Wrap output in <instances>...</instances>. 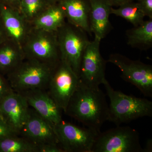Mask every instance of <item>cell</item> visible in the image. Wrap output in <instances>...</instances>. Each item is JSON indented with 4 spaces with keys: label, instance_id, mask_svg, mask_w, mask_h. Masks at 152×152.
<instances>
[{
    "label": "cell",
    "instance_id": "3957f363",
    "mask_svg": "<svg viewBox=\"0 0 152 152\" xmlns=\"http://www.w3.org/2000/svg\"><path fill=\"white\" fill-rule=\"evenodd\" d=\"M22 48L26 58L42 63L52 68L61 60L56 32L32 28Z\"/></svg>",
    "mask_w": 152,
    "mask_h": 152
},
{
    "label": "cell",
    "instance_id": "7c38bea8",
    "mask_svg": "<svg viewBox=\"0 0 152 152\" xmlns=\"http://www.w3.org/2000/svg\"><path fill=\"white\" fill-rule=\"evenodd\" d=\"M29 110L26 98L14 91L0 102V114L3 120L18 134L27 118Z\"/></svg>",
    "mask_w": 152,
    "mask_h": 152
},
{
    "label": "cell",
    "instance_id": "f1b7e54d",
    "mask_svg": "<svg viewBox=\"0 0 152 152\" xmlns=\"http://www.w3.org/2000/svg\"><path fill=\"white\" fill-rule=\"evenodd\" d=\"M144 152H151L152 151V141L151 139L147 141L145 147L143 149Z\"/></svg>",
    "mask_w": 152,
    "mask_h": 152
},
{
    "label": "cell",
    "instance_id": "277c9868",
    "mask_svg": "<svg viewBox=\"0 0 152 152\" xmlns=\"http://www.w3.org/2000/svg\"><path fill=\"white\" fill-rule=\"evenodd\" d=\"M53 69L42 63L25 58L7 75L9 84L18 93L37 89L46 90Z\"/></svg>",
    "mask_w": 152,
    "mask_h": 152
},
{
    "label": "cell",
    "instance_id": "83f0119b",
    "mask_svg": "<svg viewBox=\"0 0 152 152\" xmlns=\"http://www.w3.org/2000/svg\"><path fill=\"white\" fill-rule=\"evenodd\" d=\"M112 7H118L126 3L134 1L135 0H108Z\"/></svg>",
    "mask_w": 152,
    "mask_h": 152
},
{
    "label": "cell",
    "instance_id": "6da1fadb",
    "mask_svg": "<svg viewBox=\"0 0 152 152\" xmlns=\"http://www.w3.org/2000/svg\"><path fill=\"white\" fill-rule=\"evenodd\" d=\"M109 110L102 91L87 86L80 80L64 113L86 127L100 132L104 123L108 121Z\"/></svg>",
    "mask_w": 152,
    "mask_h": 152
},
{
    "label": "cell",
    "instance_id": "52a82bcc",
    "mask_svg": "<svg viewBox=\"0 0 152 152\" xmlns=\"http://www.w3.org/2000/svg\"><path fill=\"white\" fill-rule=\"evenodd\" d=\"M80 83L77 75L65 61L61 60L52 69L47 91L64 112Z\"/></svg>",
    "mask_w": 152,
    "mask_h": 152
},
{
    "label": "cell",
    "instance_id": "603a6c76",
    "mask_svg": "<svg viewBox=\"0 0 152 152\" xmlns=\"http://www.w3.org/2000/svg\"><path fill=\"white\" fill-rule=\"evenodd\" d=\"M145 17L152 19V0H135Z\"/></svg>",
    "mask_w": 152,
    "mask_h": 152
},
{
    "label": "cell",
    "instance_id": "44dd1931",
    "mask_svg": "<svg viewBox=\"0 0 152 152\" xmlns=\"http://www.w3.org/2000/svg\"><path fill=\"white\" fill-rule=\"evenodd\" d=\"M118 7L117 9L112 7L111 14L125 19L134 26H137L143 23L145 15L137 2H131Z\"/></svg>",
    "mask_w": 152,
    "mask_h": 152
},
{
    "label": "cell",
    "instance_id": "4316f807",
    "mask_svg": "<svg viewBox=\"0 0 152 152\" xmlns=\"http://www.w3.org/2000/svg\"><path fill=\"white\" fill-rule=\"evenodd\" d=\"M7 39L5 30L4 28L1 19L0 17V45Z\"/></svg>",
    "mask_w": 152,
    "mask_h": 152
},
{
    "label": "cell",
    "instance_id": "8992f818",
    "mask_svg": "<svg viewBox=\"0 0 152 152\" xmlns=\"http://www.w3.org/2000/svg\"><path fill=\"white\" fill-rule=\"evenodd\" d=\"M92 152H144L137 131L129 126H121L100 132Z\"/></svg>",
    "mask_w": 152,
    "mask_h": 152
},
{
    "label": "cell",
    "instance_id": "7402d4cb",
    "mask_svg": "<svg viewBox=\"0 0 152 152\" xmlns=\"http://www.w3.org/2000/svg\"><path fill=\"white\" fill-rule=\"evenodd\" d=\"M49 6L46 0H21L20 10L31 23Z\"/></svg>",
    "mask_w": 152,
    "mask_h": 152
},
{
    "label": "cell",
    "instance_id": "ffe728a7",
    "mask_svg": "<svg viewBox=\"0 0 152 152\" xmlns=\"http://www.w3.org/2000/svg\"><path fill=\"white\" fill-rule=\"evenodd\" d=\"M39 145L20 135L0 140L1 152H40Z\"/></svg>",
    "mask_w": 152,
    "mask_h": 152
},
{
    "label": "cell",
    "instance_id": "4fadbf2b",
    "mask_svg": "<svg viewBox=\"0 0 152 152\" xmlns=\"http://www.w3.org/2000/svg\"><path fill=\"white\" fill-rule=\"evenodd\" d=\"M0 17L8 39L23 47L32 29L31 26L20 12L0 4Z\"/></svg>",
    "mask_w": 152,
    "mask_h": 152
},
{
    "label": "cell",
    "instance_id": "d4e9b609",
    "mask_svg": "<svg viewBox=\"0 0 152 152\" xmlns=\"http://www.w3.org/2000/svg\"><path fill=\"white\" fill-rule=\"evenodd\" d=\"M13 91L9 83H7L0 76V102Z\"/></svg>",
    "mask_w": 152,
    "mask_h": 152
},
{
    "label": "cell",
    "instance_id": "4dcf8cb0",
    "mask_svg": "<svg viewBox=\"0 0 152 152\" xmlns=\"http://www.w3.org/2000/svg\"><path fill=\"white\" fill-rule=\"evenodd\" d=\"M0 118L2 119L3 120L2 117L1 115V114H0Z\"/></svg>",
    "mask_w": 152,
    "mask_h": 152
},
{
    "label": "cell",
    "instance_id": "e0dca14e",
    "mask_svg": "<svg viewBox=\"0 0 152 152\" xmlns=\"http://www.w3.org/2000/svg\"><path fill=\"white\" fill-rule=\"evenodd\" d=\"M65 15L58 3L49 5L31 23L34 28L56 32L66 22Z\"/></svg>",
    "mask_w": 152,
    "mask_h": 152
},
{
    "label": "cell",
    "instance_id": "d6986e66",
    "mask_svg": "<svg viewBox=\"0 0 152 152\" xmlns=\"http://www.w3.org/2000/svg\"><path fill=\"white\" fill-rule=\"evenodd\" d=\"M127 44L132 48L146 51L152 47V19L127 30Z\"/></svg>",
    "mask_w": 152,
    "mask_h": 152
},
{
    "label": "cell",
    "instance_id": "9a60e30c",
    "mask_svg": "<svg viewBox=\"0 0 152 152\" xmlns=\"http://www.w3.org/2000/svg\"><path fill=\"white\" fill-rule=\"evenodd\" d=\"M91 6L90 28L95 37L102 40L113 29L109 17L113 7L108 0H89Z\"/></svg>",
    "mask_w": 152,
    "mask_h": 152
},
{
    "label": "cell",
    "instance_id": "5b68a950",
    "mask_svg": "<svg viewBox=\"0 0 152 152\" xmlns=\"http://www.w3.org/2000/svg\"><path fill=\"white\" fill-rule=\"evenodd\" d=\"M56 34L61 60L67 63L79 77L82 58L90 42L88 34L67 21Z\"/></svg>",
    "mask_w": 152,
    "mask_h": 152
},
{
    "label": "cell",
    "instance_id": "9c48e42d",
    "mask_svg": "<svg viewBox=\"0 0 152 152\" xmlns=\"http://www.w3.org/2000/svg\"><path fill=\"white\" fill-rule=\"evenodd\" d=\"M54 128L59 145L64 152H92L100 133L63 120Z\"/></svg>",
    "mask_w": 152,
    "mask_h": 152
},
{
    "label": "cell",
    "instance_id": "cb8c5ba5",
    "mask_svg": "<svg viewBox=\"0 0 152 152\" xmlns=\"http://www.w3.org/2000/svg\"><path fill=\"white\" fill-rule=\"evenodd\" d=\"M15 135L19 134L13 130L4 120L0 118V140Z\"/></svg>",
    "mask_w": 152,
    "mask_h": 152
},
{
    "label": "cell",
    "instance_id": "5bb4252c",
    "mask_svg": "<svg viewBox=\"0 0 152 152\" xmlns=\"http://www.w3.org/2000/svg\"><path fill=\"white\" fill-rule=\"evenodd\" d=\"M24 96L29 107L53 126L62 121L61 109L45 89H34L19 93Z\"/></svg>",
    "mask_w": 152,
    "mask_h": 152
},
{
    "label": "cell",
    "instance_id": "ba28073f",
    "mask_svg": "<svg viewBox=\"0 0 152 152\" xmlns=\"http://www.w3.org/2000/svg\"><path fill=\"white\" fill-rule=\"evenodd\" d=\"M107 62L119 68L124 80L134 85L144 96L152 97L151 65L131 59L120 53L112 54Z\"/></svg>",
    "mask_w": 152,
    "mask_h": 152
},
{
    "label": "cell",
    "instance_id": "2e32d148",
    "mask_svg": "<svg viewBox=\"0 0 152 152\" xmlns=\"http://www.w3.org/2000/svg\"><path fill=\"white\" fill-rule=\"evenodd\" d=\"M58 3L64 10L67 21L81 28L92 36L90 23L91 6L89 0H60Z\"/></svg>",
    "mask_w": 152,
    "mask_h": 152
},
{
    "label": "cell",
    "instance_id": "7a4b0ae2",
    "mask_svg": "<svg viewBox=\"0 0 152 152\" xmlns=\"http://www.w3.org/2000/svg\"><path fill=\"white\" fill-rule=\"evenodd\" d=\"M110 100L108 121L116 126L139 118L152 116V102L125 94L113 88L107 80L103 84Z\"/></svg>",
    "mask_w": 152,
    "mask_h": 152
},
{
    "label": "cell",
    "instance_id": "f546056e",
    "mask_svg": "<svg viewBox=\"0 0 152 152\" xmlns=\"http://www.w3.org/2000/svg\"><path fill=\"white\" fill-rule=\"evenodd\" d=\"M60 0H46L49 5L54 4L59 2Z\"/></svg>",
    "mask_w": 152,
    "mask_h": 152
},
{
    "label": "cell",
    "instance_id": "ac0fdd59",
    "mask_svg": "<svg viewBox=\"0 0 152 152\" xmlns=\"http://www.w3.org/2000/svg\"><path fill=\"white\" fill-rule=\"evenodd\" d=\"M26 58L23 48L16 42L7 39L0 45V70L7 75Z\"/></svg>",
    "mask_w": 152,
    "mask_h": 152
},
{
    "label": "cell",
    "instance_id": "30bf717a",
    "mask_svg": "<svg viewBox=\"0 0 152 152\" xmlns=\"http://www.w3.org/2000/svg\"><path fill=\"white\" fill-rule=\"evenodd\" d=\"M101 40L95 37L94 41H90L83 55L79 72L80 81L92 88H99L100 85L107 80L105 69L107 62L101 54Z\"/></svg>",
    "mask_w": 152,
    "mask_h": 152
},
{
    "label": "cell",
    "instance_id": "484cf974",
    "mask_svg": "<svg viewBox=\"0 0 152 152\" xmlns=\"http://www.w3.org/2000/svg\"><path fill=\"white\" fill-rule=\"evenodd\" d=\"M21 0H0V4H2L10 7L16 9L20 12Z\"/></svg>",
    "mask_w": 152,
    "mask_h": 152
},
{
    "label": "cell",
    "instance_id": "8fae6325",
    "mask_svg": "<svg viewBox=\"0 0 152 152\" xmlns=\"http://www.w3.org/2000/svg\"><path fill=\"white\" fill-rule=\"evenodd\" d=\"M19 135L39 145H59L54 126L34 109L29 108L27 118Z\"/></svg>",
    "mask_w": 152,
    "mask_h": 152
}]
</instances>
